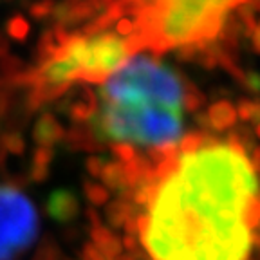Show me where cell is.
I'll return each instance as SVG.
<instances>
[{
  "mask_svg": "<svg viewBox=\"0 0 260 260\" xmlns=\"http://www.w3.org/2000/svg\"><path fill=\"white\" fill-rule=\"evenodd\" d=\"M134 197L148 260H249L260 184L237 138L186 136L139 174Z\"/></svg>",
  "mask_w": 260,
  "mask_h": 260,
  "instance_id": "1",
  "label": "cell"
},
{
  "mask_svg": "<svg viewBox=\"0 0 260 260\" xmlns=\"http://www.w3.org/2000/svg\"><path fill=\"white\" fill-rule=\"evenodd\" d=\"M92 128L118 152L167 154L183 141L184 110L191 98L177 74L150 56L128 60L100 83Z\"/></svg>",
  "mask_w": 260,
  "mask_h": 260,
  "instance_id": "2",
  "label": "cell"
},
{
  "mask_svg": "<svg viewBox=\"0 0 260 260\" xmlns=\"http://www.w3.org/2000/svg\"><path fill=\"white\" fill-rule=\"evenodd\" d=\"M134 15L132 51L208 44L215 40L233 11L248 0H126Z\"/></svg>",
  "mask_w": 260,
  "mask_h": 260,
  "instance_id": "3",
  "label": "cell"
},
{
  "mask_svg": "<svg viewBox=\"0 0 260 260\" xmlns=\"http://www.w3.org/2000/svg\"><path fill=\"white\" fill-rule=\"evenodd\" d=\"M130 53L134 51L128 38L112 31L71 38L38 71V89L45 98L60 94L76 80L103 83L126 63Z\"/></svg>",
  "mask_w": 260,
  "mask_h": 260,
  "instance_id": "4",
  "label": "cell"
},
{
  "mask_svg": "<svg viewBox=\"0 0 260 260\" xmlns=\"http://www.w3.org/2000/svg\"><path fill=\"white\" fill-rule=\"evenodd\" d=\"M38 228L31 201L13 186H0V260H15L35 240Z\"/></svg>",
  "mask_w": 260,
  "mask_h": 260,
  "instance_id": "5",
  "label": "cell"
},
{
  "mask_svg": "<svg viewBox=\"0 0 260 260\" xmlns=\"http://www.w3.org/2000/svg\"><path fill=\"white\" fill-rule=\"evenodd\" d=\"M211 123H213V126H215L217 130H222V128H228V126L233 123V109L230 105H226V103H220V105L213 107L211 109Z\"/></svg>",
  "mask_w": 260,
  "mask_h": 260,
  "instance_id": "6",
  "label": "cell"
},
{
  "mask_svg": "<svg viewBox=\"0 0 260 260\" xmlns=\"http://www.w3.org/2000/svg\"><path fill=\"white\" fill-rule=\"evenodd\" d=\"M27 29H29L27 22L22 20V18H15V20H11V24H9V31H11V35L16 38H24Z\"/></svg>",
  "mask_w": 260,
  "mask_h": 260,
  "instance_id": "7",
  "label": "cell"
}]
</instances>
